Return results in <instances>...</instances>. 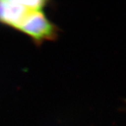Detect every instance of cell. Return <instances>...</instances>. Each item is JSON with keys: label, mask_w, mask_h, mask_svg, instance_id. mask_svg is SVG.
<instances>
[{"label": "cell", "mask_w": 126, "mask_h": 126, "mask_svg": "<svg viewBox=\"0 0 126 126\" xmlns=\"http://www.w3.org/2000/svg\"><path fill=\"white\" fill-rule=\"evenodd\" d=\"M48 1L0 0V23L28 36L35 44L58 38V27L48 17Z\"/></svg>", "instance_id": "cell-1"}]
</instances>
